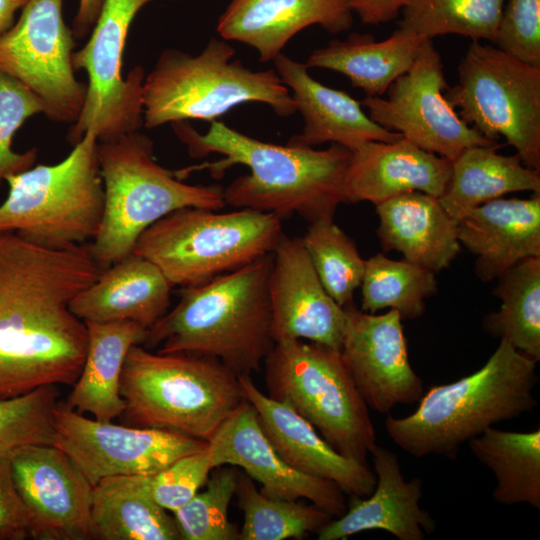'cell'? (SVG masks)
<instances>
[{
    "label": "cell",
    "instance_id": "1",
    "mask_svg": "<svg viewBox=\"0 0 540 540\" xmlns=\"http://www.w3.org/2000/svg\"><path fill=\"white\" fill-rule=\"evenodd\" d=\"M102 271L85 244L53 249L0 232V398L76 382L88 332L69 304Z\"/></svg>",
    "mask_w": 540,
    "mask_h": 540
},
{
    "label": "cell",
    "instance_id": "2",
    "mask_svg": "<svg viewBox=\"0 0 540 540\" xmlns=\"http://www.w3.org/2000/svg\"><path fill=\"white\" fill-rule=\"evenodd\" d=\"M177 137L193 158L215 153L224 156L214 162L176 171L179 178L194 170L208 169L222 178L234 165L250 173L223 188L225 204L270 213L281 220L295 214L309 223L334 219L341 203H347L345 178L352 151L339 144L318 150L313 147L277 145L212 121L205 134L182 122L172 123Z\"/></svg>",
    "mask_w": 540,
    "mask_h": 540
},
{
    "label": "cell",
    "instance_id": "3",
    "mask_svg": "<svg viewBox=\"0 0 540 540\" xmlns=\"http://www.w3.org/2000/svg\"><path fill=\"white\" fill-rule=\"evenodd\" d=\"M273 252L204 284L180 299L146 332L142 346L218 359L237 375L260 370L275 342L269 280Z\"/></svg>",
    "mask_w": 540,
    "mask_h": 540
},
{
    "label": "cell",
    "instance_id": "4",
    "mask_svg": "<svg viewBox=\"0 0 540 540\" xmlns=\"http://www.w3.org/2000/svg\"><path fill=\"white\" fill-rule=\"evenodd\" d=\"M536 369L535 360L500 340L477 371L431 387L413 413L401 418L388 416L386 432L415 458L440 455L455 460L464 443L537 406L533 395Z\"/></svg>",
    "mask_w": 540,
    "mask_h": 540
},
{
    "label": "cell",
    "instance_id": "5",
    "mask_svg": "<svg viewBox=\"0 0 540 540\" xmlns=\"http://www.w3.org/2000/svg\"><path fill=\"white\" fill-rule=\"evenodd\" d=\"M123 424L175 431L209 442L247 400L238 375L216 358L152 352L138 344L125 358Z\"/></svg>",
    "mask_w": 540,
    "mask_h": 540
},
{
    "label": "cell",
    "instance_id": "6",
    "mask_svg": "<svg viewBox=\"0 0 540 540\" xmlns=\"http://www.w3.org/2000/svg\"><path fill=\"white\" fill-rule=\"evenodd\" d=\"M234 47L211 38L197 56L162 51L143 84V125L155 128L189 119L216 121L234 107L263 103L281 117L297 112L290 90L273 69L253 71L232 60Z\"/></svg>",
    "mask_w": 540,
    "mask_h": 540
},
{
    "label": "cell",
    "instance_id": "7",
    "mask_svg": "<svg viewBox=\"0 0 540 540\" xmlns=\"http://www.w3.org/2000/svg\"><path fill=\"white\" fill-rule=\"evenodd\" d=\"M97 157L105 204L90 249L103 270L129 255L142 232L170 212L226 205L220 185H190L159 165L152 140L139 131L98 142Z\"/></svg>",
    "mask_w": 540,
    "mask_h": 540
},
{
    "label": "cell",
    "instance_id": "8",
    "mask_svg": "<svg viewBox=\"0 0 540 540\" xmlns=\"http://www.w3.org/2000/svg\"><path fill=\"white\" fill-rule=\"evenodd\" d=\"M283 235L282 220L270 213L185 207L144 230L132 252L156 265L172 287H192L272 253Z\"/></svg>",
    "mask_w": 540,
    "mask_h": 540
},
{
    "label": "cell",
    "instance_id": "9",
    "mask_svg": "<svg viewBox=\"0 0 540 540\" xmlns=\"http://www.w3.org/2000/svg\"><path fill=\"white\" fill-rule=\"evenodd\" d=\"M92 131L53 165H37L5 178L0 232L33 244L65 249L94 239L104 214L105 192Z\"/></svg>",
    "mask_w": 540,
    "mask_h": 540
},
{
    "label": "cell",
    "instance_id": "10",
    "mask_svg": "<svg viewBox=\"0 0 540 540\" xmlns=\"http://www.w3.org/2000/svg\"><path fill=\"white\" fill-rule=\"evenodd\" d=\"M264 365L269 397L290 406L337 452L368 464L376 432L340 350L306 340L280 341Z\"/></svg>",
    "mask_w": 540,
    "mask_h": 540
},
{
    "label": "cell",
    "instance_id": "11",
    "mask_svg": "<svg viewBox=\"0 0 540 540\" xmlns=\"http://www.w3.org/2000/svg\"><path fill=\"white\" fill-rule=\"evenodd\" d=\"M457 71L444 95L459 117L489 140L504 137L527 167L540 170V68L472 41Z\"/></svg>",
    "mask_w": 540,
    "mask_h": 540
},
{
    "label": "cell",
    "instance_id": "12",
    "mask_svg": "<svg viewBox=\"0 0 540 540\" xmlns=\"http://www.w3.org/2000/svg\"><path fill=\"white\" fill-rule=\"evenodd\" d=\"M151 1L104 0L89 40L73 53V66L87 73L88 84L81 112L68 131L72 145L88 131L98 142H107L142 127L144 68L134 67L126 78L121 68L129 27Z\"/></svg>",
    "mask_w": 540,
    "mask_h": 540
},
{
    "label": "cell",
    "instance_id": "13",
    "mask_svg": "<svg viewBox=\"0 0 540 540\" xmlns=\"http://www.w3.org/2000/svg\"><path fill=\"white\" fill-rule=\"evenodd\" d=\"M63 0H29L15 25L0 37V72L28 87L50 120L74 123L86 85L76 79L74 34L64 22Z\"/></svg>",
    "mask_w": 540,
    "mask_h": 540
},
{
    "label": "cell",
    "instance_id": "14",
    "mask_svg": "<svg viewBox=\"0 0 540 540\" xmlns=\"http://www.w3.org/2000/svg\"><path fill=\"white\" fill-rule=\"evenodd\" d=\"M443 68L432 39L426 38L411 67L389 86L387 97L366 96L361 105L381 127L451 162L470 147L499 145L467 125L450 105Z\"/></svg>",
    "mask_w": 540,
    "mask_h": 540
},
{
    "label": "cell",
    "instance_id": "15",
    "mask_svg": "<svg viewBox=\"0 0 540 540\" xmlns=\"http://www.w3.org/2000/svg\"><path fill=\"white\" fill-rule=\"evenodd\" d=\"M52 445L93 486L108 476L156 474L177 459L206 448L208 442L166 429L99 421L59 401Z\"/></svg>",
    "mask_w": 540,
    "mask_h": 540
},
{
    "label": "cell",
    "instance_id": "16",
    "mask_svg": "<svg viewBox=\"0 0 540 540\" xmlns=\"http://www.w3.org/2000/svg\"><path fill=\"white\" fill-rule=\"evenodd\" d=\"M343 308L346 325L340 351L368 407L384 414L398 404L418 402L423 382L410 364L398 312L371 314L354 301Z\"/></svg>",
    "mask_w": 540,
    "mask_h": 540
},
{
    "label": "cell",
    "instance_id": "17",
    "mask_svg": "<svg viewBox=\"0 0 540 540\" xmlns=\"http://www.w3.org/2000/svg\"><path fill=\"white\" fill-rule=\"evenodd\" d=\"M13 479L35 540H91L93 486L52 444L27 446L11 458Z\"/></svg>",
    "mask_w": 540,
    "mask_h": 540
},
{
    "label": "cell",
    "instance_id": "18",
    "mask_svg": "<svg viewBox=\"0 0 540 540\" xmlns=\"http://www.w3.org/2000/svg\"><path fill=\"white\" fill-rule=\"evenodd\" d=\"M274 342L306 340L341 350L346 314L323 287L299 237L282 236L269 280Z\"/></svg>",
    "mask_w": 540,
    "mask_h": 540
},
{
    "label": "cell",
    "instance_id": "19",
    "mask_svg": "<svg viewBox=\"0 0 540 540\" xmlns=\"http://www.w3.org/2000/svg\"><path fill=\"white\" fill-rule=\"evenodd\" d=\"M215 467H241L261 485L260 492L277 499H306L333 518L347 509L345 493L332 481L291 467L262 431L254 407L246 401L208 442Z\"/></svg>",
    "mask_w": 540,
    "mask_h": 540
},
{
    "label": "cell",
    "instance_id": "20",
    "mask_svg": "<svg viewBox=\"0 0 540 540\" xmlns=\"http://www.w3.org/2000/svg\"><path fill=\"white\" fill-rule=\"evenodd\" d=\"M246 400L254 407L262 431L275 451L294 469L337 484L349 496L366 497L376 476L368 464L333 449L302 416L263 393L250 375H238Z\"/></svg>",
    "mask_w": 540,
    "mask_h": 540
},
{
    "label": "cell",
    "instance_id": "21",
    "mask_svg": "<svg viewBox=\"0 0 540 540\" xmlns=\"http://www.w3.org/2000/svg\"><path fill=\"white\" fill-rule=\"evenodd\" d=\"M376 483L366 497L351 496L350 505L318 534V540H341L367 530H383L399 540H423L436 523L420 507L422 480L407 481L394 452L377 445L372 450Z\"/></svg>",
    "mask_w": 540,
    "mask_h": 540
},
{
    "label": "cell",
    "instance_id": "22",
    "mask_svg": "<svg viewBox=\"0 0 540 540\" xmlns=\"http://www.w3.org/2000/svg\"><path fill=\"white\" fill-rule=\"evenodd\" d=\"M452 176V162L401 138L368 141L352 150L345 178L347 203L375 206L396 195L419 191L441 198Z\"/></svg>",
    "mask_w": 540,
    "mask_h": 540
},
{
    "label": "cell",
    "instance_id": "23",
    "mask_svg": "<svg viewBox=\"0 0 540 540\" xmlns=\"http://www.w3.org/2000/svg\"><path fill=\"white\" fill-rule=\"evenodd\" d=\"M275 71L290 90L301 113L304 127L287 144L314 147L323 143L339 144L351 151L368 141L394 142L402 137L375 123L361 102L345 91L316 81L308 67L280 53L273 60Z\"/></svg>",
    "mask_w": 540,
    "mask_h": 540
},
{
    "label": "cell",
    "instance_id": "24",
    "mask_svg": "<svg viewBox=\"0 0 540 540\" xmlns=\"http://www.w3.org/2000/svg\"><path fill=\"white\" fill-rule=\"evenodd\" d=\"M350 0H231L217 23L222 39L254 48L273 61L301 30L319 25L337 34L351 28Z\"/></svg>",
    "mask_w": 540,
    "mask_h": 540
},
{
    "label": "cell",
    "instance_id": "25",
    "mask_svg": "<svg viewBox=\"0 0 540 540\" xmlns=\"http://www.w3.org/2000/svg\"><path fill=\"white\" fill-rule=\"evenodd\" d=\"M457 231L461 246L476 258L478 279H497L519 261L540 257V194L478 205L457 221Z\"/></svg>",
    "mask_w": 540,
    "mask_h": 540
},
{
    "label": "cell",
    "instance_id": "26",
    "mask_svg": "<svg viewBox=\"0 0 540 540\" xmlns=\"http://www.w3.org/2000/svg\"><path fill=\"white\" fill-rule=\"evenodd\" d=\"M171 289L156 265L131 252L104 269L69 308L84 322L127 320L148 330L168 311Z\"/></svg>",
    "mask_w": 540,
    "mask_h": 540
},
{
    "label": "cell",
    "instance_id": "27",
    "mask_svg": "<svg viewBox=\"0 0 540 540\" xmlns=\"http://www.w3.org/2000/svg\"><path fill=\"white\" fill-rule=\"evenodd\" d=\"M377 236L384 251L395 250L409 262L438 273L461 252L457 221L439 198L406 192L376 205Z\"/></svg>",
    "mask_w": 540,
    "mask_h": 540
},
{
    "label": "cell",
    "instance_id": "28",
    "mask_svg": "<svg viewBox=\"0 0 540 540\" xmlns=\"http://www.w3.org/2000/svg\"><path fill=\"white\" fill-rule=\"evenodd\" d=\"M85 324L88 345L84 364L65 403L96 420L113 421L125 408L120 379L126 355L132 346L143 344L147 330L127 320Z\"/></svg>",
    "mask_w": 540,
    "mask_h": 540
},
{
    "label": "cell",
    "instance_id": "29",
    "mask_svg": "<svg viewBox=\"0 0 540 540\" xmlns=\"http://www.w3.org/2000/svg\"><path fill=\"white\" fill-rule=\"evenodd\" d=\"M425 39L400 28L382 41L372 34L352 33L314 50L305 64L341 73L367 97H381L411 67Z\"/></svg>",
    "mask_w": 540,
    "mask_h": 540
},
{
    "label": "cell",
    "instance_id": "30",
    "mask_svg": "<svg viewBox=\"0 0 540 540\" xmlns=\"http://www.w3.org/2000/svg\"><path fill=\"white\" fill-rule=\"evenodd\" d=\"M91 539L178 540L174 517L150 496L147 476L117 475L92 489Z\"/></svg>",
    "mask_w": 540,
    "mask_h": 540
},
{
    "label": "cell",
    "instance_id": "31",
    "mask_svg": "<svg viewBox=\"0 0 540 540\" xmlns=\"http://www.w3.org/2000/svg\"><path fill=\"white\" fill-rule=\"evenodd\" d=\"M499 147H470L452 162L448 189L439 200L456 221L472 208L508 193L540 194V170L527 167L517 154L497 153Z\"/></svg>",
    "mask_w": 540,
    "mask_h": 540
},
{
    "label": "cell",
    "instance_id": "32",
    "mask_svg": "<svg viewBox=\"0 0 540 540\" xmlns=\"http://www.w3.org/2000/svg\"><path fill=\"white\" fill-rule=\"evenodd\" d=\"M468 446L495 477L492 492L501 505L529 504L540 509V429L505 431L494 426L469 440Z\"/></svg>",
    "mask_w": 540,
    "mask_h": 540
},
{
    "label": "cell",
    "instance_id": "33",
    "mask_svg": "<svg viewBox=\"0 0 540 540\" xmlns=\"http://www.w3.org/2000/svg\"><path fill=\"white\" fill-rule=\"evenodd\" d=\"M493 294L501 300V307L484 316L483 330L538 362L540 257L526 258L505 270L497 277Z\"/></svg>",
    "mask_w": 540,
    "mask_h": 540
},
{
    "label": "cell",
    "instance_id": "34",
    "mask_svg": "<svg viewBox=\"0 0 540 540\" xmlns=\"http://www.w3.org/2000/svg\"><path fill=\"white\" fill-rule=\"evenodd\" d=\"M360 288L362 311L374 314L390 308L402 320H414L425 313V300L437 292V281L435 273L422 266L378 253L365 260Z\"/></svg>",
    "mask_w": 540,
    "mask_h": 540
},
{
    "label": "cell",
    "instance_id": "35",
    "mask_svg": "<svg viewBox=\"0 0 540 540\" xmlns=\"http://www.w3.org/2000/svg\"><path fill=\"white\" fill-rule=\"evenodd\" d=\"M506 0H405L398 28L425 38L456 34L493 43Z\"/></svg>",
    "mask_w": 540,
    "mask_h": 540
},
{
    "label": "cell",
    "instance_id": "36",
    "mask_svg": "<svg viewBox=\"0 0 540 540\" xmlns=\"http://www.w3.org/2000/svg\"><path fill=\"white\" fill-rule=\"evenodd\" d=\"M235 494L244 517L241 540L301 539L333 519L314 504L265 496L249 476H238Z\"/></svg>",
    "mask_w": 540,
    "mask_h": 540
},
{
    "label": "cell",
    "instance_id": "37",
    "mask_svg": "<svg viewBox=\"0 0 540 540\" xmlns=\"http://www.w3.org/2000/svg\"><path fill=\"white\" fill-rule=\"evenodd\" d=\"M301 240L327 293L342 307L353 302L365 271L355 242L334 219L309 223Z\"/></svg>",
    "mask_w": 540,
    "mask_h": 540
},
{
    "label": "cell",
    "instance_id": "38",
    "mask_svg": "<svg viewBox=\"0 0 540 540\" xmlns=\"http://www.w3.org/2000/svg\"><path fill=\"white\" fill-rule=\"evenodd\" d=\"M59 396L57 385H45L0 398V459L12 457L27 446L52 444Z\"/></svg>",
    "mask_w": 540,
    "mask_h": 540
},
{
    "label": "cell",
    "instance_id": "39",
    "mask_svg": "<svg viewBox=\"0 0 540 540\" xmlns=\"http://www.w3.org/2000/svg\"><path fill=\"white\" fill-rule=\"evenodd\" d=\"M216 469L206 481V489L197 492L173 512L180 539H239L237 527L228 518V509L236 493L238 475L231 468Z\"/></svg>",
    "mask_w": 540,
    "mask_h": 540
},
{
    "label": "cell",
    "instance_id": "40",
    "mask_svg": "<svg viewBox=\"0 0 540 540\" xmlns=\"http://www.w3.org/2000/svg\"><path fill=\"white\" fill-rule=\"evenodd\" d=\"M39 113H44L41 100L24 84L0 72V183L34 166L37 149L20 153L12 143L23 123Z\"/></svg>",
    "mask_w": 540,
    "mask_h": 540
},
{
    "label": "cell",
    "instance_id": "41",
    "mask_svg": "<svg viewBox=\"0 0 540 540\" xmlns=\"http://www.w3.org/2000/svg\"><path fill=\"white\" fill-rule=\"evenodd\" d=\"M216 469L208 446L183 456L160 472L147 476L152 499L165 510L175 512L205 485Z\"/></svg>",
    "mask_w": 540,
    "mask_h": 540
},
{
    "label": "cell",
    "instance_id": "42",
    "mask_svg": "<svg viewBox=\"0 0 540 540\" xmlns=\"http://www.w3.org/2000/svg\"><path fill=\"white\" fill-rule=\"evenodd\" d=\"M491 44L540 68V0H506Z\"/></svg>",
    "mask_w": 540,
    "mask_h": 540
},
{
    "label": "cell",
    "instance_id": "43",
    "mask_svg": "<svg viewBox=\"0 0 540 540\" xmlns=\"http://www.w3.org/2000/svg\"><path fill=\"white\" fill-rule=\"evenodd\" d=\"M11 458L0 459V540L30 538V517L13 479Z\"/></svg>",
    "mask_w": 540,
    "mask_h": 540
},
{
    "label": "cell",
    "instance_id": "44",
    "mask_svg": "<svg viewBox=\"0 0 540 540\" xmlns=\"http://www.w3.org/2000/svg\"><path fill=\"white\" fill-rule=\"evenodd\" d=\"M405 0H350L353 13L365 24L378 25L396 19Z\"/></svg>",
    "mask_w": 540,
    "mask_h": 540
},
{
    "label": "cell",
    "instance_id": "45",
    "mask_svg": "<svg viewBox=\"0 0 540 540\" xmlns=\"http://www.w3.org/2000/svg\"><path fill=\"white\" fill-rule=\"evenodd\" d=\"M104 0H80L73 20V34L76 38L86 36L94 27L101 12Z\"/></svg>",
    "mask_w": 540,
    "mask_h": 540
},
{
    "label": "cell",
    "instance_id": "46",
    "mask_svg": "<svg viewBox=\"0 0 540 540\" xmlns=\"http://www.w3.org/2000/svg\"><path fill=\"white\" fill-rule=\"evenodd\" d=\"M29 0H0V37L12 26L16 11L23 8Z\"/></svg>",
    "mask_w": 540,
    "mask_h": 540
}]
</instances>
